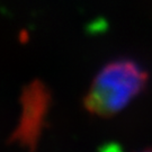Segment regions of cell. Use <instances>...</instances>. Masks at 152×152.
I'll use <instances>...</instances> for the list:
<instances>
[{"label": "cell", "mask_w": 152, "mask_h": 152, "mask_svg": "<svg viewBox=\"0 0 152 152\" xmlns=\"http://www.w3.org/2000/svg\"><path fill=\"white\" fill-rule=\"evenodd\" d=\"M148 79V72L135 61H112L92 80L83 105L90 114L104 118L112 117L144 90Z\"/></svg>", "instance_id": "6da1fadb"}, {"label": "cell", "mask_w": 152, "mask_h": 152, "mask_svg": "<svg viewBox=\"0 0 152 152\" xmlns=\"http://www.w3.org/2000/svg\"><path fill=\"white\" fill-rule=\"evenodd\" d=\"M105 152H117V149H115V148H108Z\"/></svg>", "instance_id": "7a4b0ae2"}, {"label": "cell", "mask_w": 152, "mask_h": 152, "mask_svg": "<svg viewBox=\"0 0 152 152\" xmlns=\"http://www.w3.org/2000/svg\"><path fill=\"white\" fill-rule=\"evenodd\" d=\"M143 152H152V149H148V150H144Z\"/></svg>", "instance_id": "3957f363"}]
</instances>
